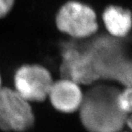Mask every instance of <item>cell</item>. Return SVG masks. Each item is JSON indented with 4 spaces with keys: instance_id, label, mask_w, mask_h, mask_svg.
Here are the masks:
<instances>
[{
    "instance_id": "cell-1",
    "label": "cell",
    "mask_w": 132,
    "mask_h": 132,
    "mask_svg": "<svg viewBox=\"0 0 132 132\" xmlns=\"http://www.w3.org/2000/svg\"><path fill=\"white\" fill-rule=\"evenodd\" d=\"M90 86L79 109L85 129L89 132H120L126 126L131 127V116L123 113L117 104L118 87L107 81Z\"/></svg>"
},
{
    "instance_id": "cell-8",
    "label": "cell",
    "mask_w": 132,
    "mask_h": 132,
    "mask_svg": "<svg viewBox=\"0 0 132 132\" xmlns=\"http://www.w3.org/2000/svg\"><path fill=\"white\" fill-rule=\"evenodd\" d=\"M103 24L109 35L124 39L131 32V13L129 10L118 5H109L102 13Z\"/></svg>"
},
{
    "instance_id": "cell-2",
    "label": "cell",
    "mask_w": 132,
    "mask_h": 132,
    "mask_svg": "<svg viewBox=\"0 0 132 132\" xmlns=\"http://www.w3.org/2000/svg\"><path fill=\"white\" fill-rule=\"evenodd\" d=\"M122 40L107 35L96 37L85 47L99 81L131 87V61L128 57Z\"/></svg>"
},
{
    "instance_id": "cell-12",
    "label": "cell",
    "mask_w": 132,
    "mask_h": 132,
    "mask_svg": "<svg viewBox=\"0 0 132 132\" xmlns=\"http://www.w3.org/2000/svg\"><path fill=\"white\" fill-rule=\"evenodd\" d=\"M126 132H128V131H126Z\"/></svg>"
},
{
    "instance_id": "cell-10",
    "label": "cell",
    "mask_w": 132,
    "mask_h": 132,
    "mask_svg": "<svg viewBox=\"0 0 132 132\" xmlns=\"http://www.w3.org/2000/svg\"><path fill=\"white\" fill-rule=\"evenodd\" d=\"M15 0H0V19L5 18L11 12Z\"/></svg>"
},
{
    "instance_id": "cell-5",
    "label": "cell",
    "mask_w": 132,
    "mask_h": 132,
    "mask_svg": "<svg viewBox=\"0 0 132 132\" xmlns=\"http://www.w3.org/2000/svg\"><path fill=\"white\" fill-rule=\"evenodd\" d=\"M13 81L15 90L32 103L42 102L47 99L54 79L46 67L38 64H27L16 70Z\"/></svg>"
},
{
    "instance_id": "cell-4",
    "label": "cell",
    "mask_w": 132,
    "mask_h": 132,
    "mask_svg": "<svg viewBox=\"0 0 132 132\" xmlns=\"http://www.w3.org/2000/svg\"><path fill=\"white\" fill-rule=\"evenodd\" d=\"M35 123L31 103L15 90L0 88V129L6 132H24Z\"/></svg>"
},
{
    "instance_id": "cell-7",
    "label": "cell",
    "mask_w": 132,
    "mask_h": 132,
    "mask_svg": "<svg viewBox=\"0 0 132 132\" xmlns=\"http://www.w3.org/2000/svg\"><path fill=\"white\" fill-rule=\"evenodd\" d=\"M81 86L68 78L53 81L48 94L52 106L62 113H73L79 111L84 98Z\"/></svg>"
},
{
    "instance_id": "cell-6",
    "label": "cell",
    "mask_w": 132,
    "mask_h": 132,
    "mask_svg": "<svg viewBox=\"0 0 132 132\" xmlns=\"http://www.w3.org/2000/svg\"><path fill=\"white\" fill-rule=\"evenodd\" d=\"M62 77L74 81L81 86H90L99 81L85 46L79 48L67 45L62 52Z\"/></svg>"
},
{
    "instance_id": "cell-11",
    "label": "cell",
    "mask_w": 132,
    "mask_h": 132,
    "mask_svg": "<svg viewBox=\"0 0 132 132\" xmlns=\"http://www.w3.org/2000/svg\"><path fill=\"white\" fill-rule=\"evenodd\" d=\"M2 87V77H1V75H0V88Z\"/></svg>"
},
{
    "instance_id": "cell-9",
    "label": "cell",
    "mask_w": 132,
    "mask_h": 132,
    "mask_svg": "<svg viewBox=\"0 0 132 132\" xmlns=\"http://www.w3.org/2000/svg\"><path fill=\"white\" fill-rule=\"evenodd\" d=\"M131 87H123L117 95V104L123 113L130 115L132 106Z\"/></svg>"
},
{
    "instance_id": "cell-3",
    "label": "cell",
    "mask_w": 132,
    "mask_h": 132,
    "mask_svg": "<svg viewBox=\"0 0 132 132\" xmlns=\"http://www.w3.org/2000/svg\"><path fill=\"white\" fill-rule=\"evenodd\" d=\"M55 24L60 32L74 40H87L96 35L99 24L92 7L79 1L65 2L58 10Z\"/></svg>"
}]
</instances>
